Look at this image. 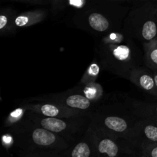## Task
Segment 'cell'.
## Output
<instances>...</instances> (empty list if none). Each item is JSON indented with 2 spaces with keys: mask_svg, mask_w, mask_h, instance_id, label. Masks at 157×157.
<instances>
[{
  "mask_svg": "<svg viewBox=\"0 0 157 157\" xmlns=\"http://www.w3.org/2000/svg\"><path fill=\"white\" fill-rule=\"evenodd\" d=\"M32 140L36 145L41 147H48L56 142L57 137L53 132L44 128L35 129L32 132Z\"/></svg>",
  "mask_w": 157,
  "mask_h": 157,
  "instance_id": "6da1fadb",
  "label": "cell"
},
{
  "mask_svg": "<svg viewBox=\"0 0 157 157\" xmlns=\"http://www.w3.org/2000/svg\"><path fill=\"white\" fill-rule=\"evenodd\" d=\"M40 124L43 128L55 133H59L67 128V124L64 121L55 117H49L41 120Z\"/></svg>",
  "mask_w": 157,
  "mask_h": 157,
  "instance_id": "7a4b0ae2",
  "label": "cell"
},
{
  "mask_svg": "<svg viewBox=\"0 0 157 157\" xmlns=\"http://www.w3.org/2000/svg\"><path fill=\"white\" fill-rule=\"evenodd\" d=\"M88 22L90 27L98 32H104L109 28V21L101 14L93 12L88 17Z\"/></svg>",
  "mask_w": 157,
  "mask_h": 157,
  "instance_id": "3957f363",
  "label": "cell"
},
{
  "mask_svg": "<svg viewBox=\"0 0 157 157\" xmlns=\"http://www.w3.org/2000/svg\"><path fill=\"white\" fill-rule=\"evenodd\" d=\"M98 150L102 154H107L108 157H116L119 148L116 143L110 139H104L98 144Z\"/></svg>",
  "mask_w": 157,
  "mask_h": 157,
  "instance_id": "277c9868",
  "label": "cell"
},
{
  "mask_svg": "<svg viewBox=\"0 0 157 157\" xmlns=\"http://www.w3.org/2000/svg\"><path fill=\"white\" fill-rule=\"evenodd\" d=\"M66 104L72 108L85 110L90 106V101L86 97L80 94H75L68 97L66 100Z\"/></svg>",
  "mask_w": 157,
  "mask_h": 157,
  "instance_id": "5b68a950",
  "label": "cell"
},
{
  "mask_svg": "<svg viewBox=\"0 0 157 157\" xmlns=\"http://www.w3.org/2000/svg\"><path fill=\"white\" fill-rule=\"evenodd\" d=\"M104 124L110 130L119 133L125 131L127 129V124L126 121L118 117H107L104 120Z\"/></svg>",
  "mask_w": 157,
  "mask_h": 157,
  "instance_id": "8992f818",
  "label": "cell"
},
{
  "mask_svg": "<svg viewBox=\"0 0 157 157\" xmlns=\"http://www.w3.org/2000/svg\"><path fill=\"white\" fill-rule=\"evenodd\" d=\"M157 27L154 21H148L144 23L142 29V35L147 41H150L156 37Z\"/></svg>",
  "mask_w": 157,
  "mask_h": 157,
  "instance_id": "52a82bcc",
  "label": "cell"
},
{
  "mask_svg": "<svg viewBox=\"0 0 157 157\" xmlns=\"http://www.w3.org/2000/svg\"><path fill=\"white\" fill-rule=\"evenodd\" d=\"M139 85L147 91H154L156 90V83L154 78L147 74H143L138 78Z\"/></svg>",
  "mask_w": 157,
  "mask_h": 157,
  "instance_id": "ba28073f",
  "label": "cell"
},
{
  "mask_svg": "<svg viewBox=\"0 0 157 157\" xmlns=\"http://www.w3.org/2000/svg\"><path fill=\"white\" fill-rule=\"evenodd\" d=\"M90 155V149L86 143H79L74 148L71 157H89Z\"/></svg>",
  "mask_w": 157,
  "mask_h": 157,
  "instance_id": "9c48e42d",
  "label": "cell"
},
{
  "mask_svg": "<svg viewBox=\"0 0 157 157\" xmlns=\"http://www.w3.org/2000/svg\"><path fill=\"white\" fill-rule=\"evenodd\" d=\"M40 111L43 115L49 117H55L60 114L58 107L52 104H44L40 107Z\"/></svg>",
  "mask_w": 157,
  "mask_h": 157,
  "instance_id": "30bf717a",
  "label": "cell"
},
{
  "mask_svg": "<svg viewBox=\"0 0 157 157\" xmlns=\"http://www.w3.org/2000/svg\"><path fill=\"white\" fill-rule=\"evenodd\" d=\"M144 134L152 141H157V127L154 126H147L144 129Z\"/></svg>",
  "mask_w": 157,
  "mask_h": 157,
  "instance_id": "8fae6325",
  "label": "cell"
},
{
  "mask_svg": "<svg viewBox=\"0 0 157 157\" xmlns=\"http://www.w3.org/2000/svg\"><path fill=\"white\" fill-rule=\"evenodd\" d=\"M147 57L150 62L157 66V46L152 47L147 53Z\"/></svg>",
  "mask_w": 157,
  "mask_h": 157,
  "instance_id": "7c38bea8",
  "label": "cell"
},
{
  "mask_svg": "<svg viewBox=\"0 0 157 157\" xmlns=\"http://www.w3.org/2000/svg\"><path fill=\"white\" fill-rule=\"evenodd\" d=\"M29 17L26 16V15H20L18 16L15 18V25L18 27H21V26H24L25 25H27L29 23Z\"/></svg>",
  "mask_w": 157,
  "mask_h": 157,
  "instance_id": "4fadbf2b",
  "label": "cell"
},
{
  "mask_svg": "<svg viewBox=\"0 0 157 157\" xmlns=\"http://www.w3.org/2000/svg\"><path fill=\"white\" fill-rule=\"evenodd\" d=\"M7 21L8 19L6 15H2L0 16V29H3L6 27V25H7Z\"/></svg>",
  "mask_w": 157,
  "mask_h": 157,
  "instance_id": "5bb4252c",
  "label": "cell"
},
{
  "mask_svg": "<svg viewBox=\"0 0 157 157\" xmlns=\"http://www.w3.org/2000/svg\"><path fill=\"white\" fill-rule=\"evenodd\" d=\"M151 156L152 157H157V147L153 148L151 151Z\"/></svg>",
  "mask_w": 157,
  "mask_h": 157,
  "instance_id": "9a60e30c",
  "label": "cell"
},
{
  "mask_svg": "<svg viewBox=\"0 0 157 157\" xmlns=\"http://www.w3.org/2000/svg\"><path fill=\"white\" fill-rule=\"evenodd\" d=\"M154 80H155V83H156V86L157 87V75H156L154 76Z\"/></svg>",
  "mask_w": 157,
  "mask_h": 157,
  "instance_id": "2e32d148",
  "label": "cell"
},
{
  "mask_svg": "<svg viewBox=\"0 0 157 157\" xmlns=\"http://www.w3.org/2000/svg\"><path fill=\"white\" fill-rule=\"evenodd\" d=\"M32 1H37V0H32Z\"/></svg>",
  "mask_w": 157,
  "mask_h": 157,
  "instance_id": "e0dca14e",
  "label": "cell"
},
{
  "mask_svg": "<svg viewBox=\"0 0 157 157\" xmlns=\"http://www.w3.org/2000/svg\"><path fill=\"white\" fill-rule=\"evenodd\" d=\"M156 113H157V107H156Z\"/></svg>",
  "mask_w": 157,
  "mask_h": 157,
  "instance_id": "ac0fdd59",
  "label": "cell"
}]
</instances>
